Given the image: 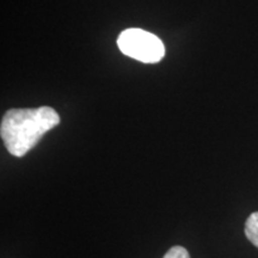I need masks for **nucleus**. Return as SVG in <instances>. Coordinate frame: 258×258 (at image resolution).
<instances>
[{"label":"nucleus","mask_w":258,"mask_h":258,"mask_svg":"<svg viewBox=\"0 0 258 258\" xmlns=\"http://www.w3.org/2000/svg\"><path fill=\"white\" fill-rule=\"evenodd\" d=\"M117 46L124 55L144 63H157L165 55V47L160 38L143 29L131 28L122 31Z\"/></svg>","instance_id":"f03ea898"},{"label":"nucleus","mask_w":258,"mask_h":258,"mask_svg":"<svg viewBox=\"0 0 258 258\" xmlns=\"http://www.w3.org/2000/svg\"><path fill=\"white\" fill-rule=\"evenodd\" d=\"M60 123V116L50 106L11 109L0 124V137L6 150L15 157H24L42 137Z\"/></svg>","instance_id":"f257e3e1"},{"label":"nucleus","mask_w":258,"mask_h":258,"mask_svg":"<svg viewBox=\"0 0 258 258\" xmlns=\"http://www.w3.org/2000/svg\"><path fill=\"white\" fill-rule=\"evenodd\" d=\"M164 258H190V254L185 247L173 246L167 251Z\"/></svg>","instance_id":"20e7f679"},{"label":"nucleus","mask_w":258,"mask_h":258,"mask_svg":"<svg viewBox=\"0 0 258 258\" xmlns=\"http://www.w3.org/2000/svg\"><path fill=\"white\" fill-rule=\"evenodd\" d=\"M246 238L258 249V212H254L245 222Z\"/></svg>","instance_id":"7ed1b4c3"}]
</instances>
